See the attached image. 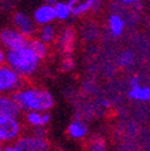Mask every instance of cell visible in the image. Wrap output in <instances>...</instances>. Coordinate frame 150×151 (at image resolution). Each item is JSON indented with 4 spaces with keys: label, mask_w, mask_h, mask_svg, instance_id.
Wrapping results in <instances>:
<instances>
[{
    "label": "cell",
    "mask_w": 150,
    "mask_h": 151,
    "mask_svg": "<svg viewBox=\"0 0 150 151\" xmlns=\"http://www.w3.org/2000/svg\"><path fill=\"white\" fill-rule=\"evenodd\" d=\"M107 27H108V30L110 32L112 36L114 37H119L124 30H125V27H126V22L123 18L121 14L119 13H110L107 18Z\"/></svg>",
    "instance_id": "14"
},
{
    "label": "cell",
    "mask_w": 150,
    "mask_h": 151,
    "mask_svg": "<svg viewBox=\"0 0 150 151\" xmlns=\"http://www.w3.org/2000/svg\"><path fill=\"white\" fill-rule=\"evenodd\" d=\"M74 40H76V32H74V30L72 28H64L58 35L57 46L61 52L67 53L72 49Z\"/></svg>",
    "instance_id": "12"
},
{
    "label": "cell",
    "mask_w": 150,
    "mask_h": 151,
    "mask_svg": "<svg viewBox=\"0 0 150 151\" xmlns=\"http://www.w3.org/2000/svg\"><path fill=\"white\" fill-rule=\"evenodd\" d=\"M21 114L22 110L13 96L7 95V93H0V115L19 118Z\"/></svg>",
    "instance_id": "9"
},
{
    "label": "cell",
    "mask_w": 150,
    "mask_h": 151,
    "mask_svg": "<svg viewBox=\"0 0 150 151\" xmlns=\"http://www.w3.org/2000/svg\"><path fill=\"white\" fill-rule=\"evenodd\" d=\"M0 151H4V145L0 144Z\"/></svg>",
    "instance_id": "27"
},
{
    "label": "cell",
    "mask_w": 150,
    "mask_h": 151,
    "mask_svg": "<svg viewBox=\"0 0 150 151\" xmlns=\"http://www.w3.org/2000/svg\"><path fill=\"white\" fill-rule=\"evenodd\" d=\"M146 151H150V146H149V147H148V150H146Z\"/></svg>",
    "instance_id": "28"
},
{
    "label": "cell",
    "mask_w": 150,
    "mask_h": 151,
    "mask_svg": "<svg viewBox=\"0 0 150 151\" xmlns=\"http://www.w3.org/2000/svg\"><path fill=\"white\" fill-rule=\"evenodd\" d=\"M89 127L88 125L82 120H73L67 126V136L74 140H82L88 137Z\"/></svg>",
    "instance_id": "13"
},
{
    "label": "cell",
    "mask_w": 150,
    "mask_h": 151,
    "mask_svg": "<svg viewBox=\"0 0 150 151\" xmlns=\"http://www.w3.org/2000/svg\"><path fill=\"white\" fill-rule=\"evenodd\" d=\"M23 125L19 118L0 115V144L14 143L22 136Z\"/></svg>",
    "instance_id": "3"
},
{
    "label": "cell",
    "mask_w": 150,
    "mask_h": 151,
    "mask_svg": "<svg viewBox=\"0 0 150 151\" xmlns=\"http://www.w3.org/2000/svg\"><path fill=\"white\" fill-rule=\"evenodd\" d=\"M141 84H142V81H141V77L138 74H133V76L130 77V79H128L130 88H133V86H137V85H141Z\"/></svg>",
    "instance_id": "21"
},
{
    "label": "cell",
    "mask_w": 150,
    "mask_h": 151,
    "mask_svg": "<svg viewBox=\"0 0 150 151\" xmlns=\"http://www.w3.org/2000/svg\"><path fill=\"white\" fill-rule=\"evenodd\" d=\"M41 61L42 60L36 55V53L29 46V42L27 46L22 48L7 50L6 65L13 68L23 78L32 77L37 72V70L40 68Z\"/></svg>",
    "instance_id": "2"
},
{
    "label": "cell",
    "mask_w": 150,
    "mask_h": 151,
    "mask_svg": "<svg viewBox=\"0 0 150 151\" xmlns=\"http://www.w3.org/2000/svg\"><path fill=\"white\" fill-rule=\"evenodd\" d=\"M24 85V78L9 65L0 66V93L12 95Z\"/></svg>",
    "instance_id": "4"
},
{
    "label": "cell",
    "mask_w": 150,
    "mask_h": 151,
    "mask_svg": "<svg viewBox=\"0 0 150 151\" xmlns=\"http://www.w3.org/2000/svg\"><path fill=\"white\" fill-rule=\"evenodd\" d=\"M12 27L27 36L28 39H32L34 35L37 34V30H39L32 17L24 11H16L12 14Z\"/></svg>",
    "instance_id": "7"
},
{
    "label": "cell",
    "mask_w": 150,
    "mask_h": 151,
    "mask_svg": "<svg viewBox=\"0 0 150 151\" xmlns=\"http://www.w3.org/2000/svg\"><path fill=\"white\" fill-rule=\"evenodd\" d=\"M25 122L32 128H45L50 121V114L48 111H28L24 115Z\"/></svg>",
    "instance_id": "10"
},
{
    "label": "cell",
    "mask_w": 150,
    "mask_h": 151,
    "mask_svg": "<svg viewBox=\"0 0 150 151\" xmlns=\"http://www.w3.org/2000/svg\"><path fill=\"white\" fill-rule=\"evenodd\" d=\"M23 151H49L50 145L46 136L35 134L34 132L22 134L14 142Z\"/></svg>",
    "instance_id": "6"
},
{
    "label": "cell",
    "mask_w": 150,
    "mask_h": 151,
    "mask_svg": "<svg viewBox=\"0 0 150 151\" xmlns=\"http://www.w3.org/2000/svg\"><path fill=\"white\" fill-rule=\"evenodd\" d=\"M121 1H123L124 4H126V5H131V4H135V3H137L138 0H121Z\"/></svg>",
    "instance_id": "26"
},
{
    "label": "cell",
    "mask_w": 150,
    "mask_h": 151,
    "mask_svg": "<svg viewBox=\"0 0 150 151\" xmlns=\"http://www.w3.org/2000/svg\"><path fill=\"white\" fill-rule=\"evenodd\" d=\"M58 29L54 24H48V25H43L40 27L37 30V39L40 41H42L46 45H52L54 42H57L58 39Z\"/></svg>",
    "instance_id": "15"
},
{
    "label": "cell",
    "mask_w": 150,
    "mask_h": 151,
    "mask_svg": "<svg viewBox=\"0 0 150 151\" xmlns=\"http://www.w3.org/2000/svg\"><path fill=\"white\" fill-rule=\"evenodd\" d=\"M71 7L72 16L81 17L84 16L95 9L96 0H66Z\"/></svg>",
    "instance_id": "11"
},
{
    "label": "cell",
    "mask_w": 150,
    "mask_h": 151,
    "mask_svg": "<svg viewBox=\"0 0 150 151\" xmlns=\"http://www.w3.org/2000/svg\"><path fill=\"white\" fill-rule=\"evenodd\" d=\"M85 151H108V145L105 142V139L95 137L87 142Z\"/></svg>",
    "instance_id": "20"
},
{
    "label": "cell",
    "mask_w": 150,
    "mask_h": 151,
    "mask_svg": "<svg viewBox=\"0 0 150 151\" xmlns=\"http://www.w3.org/2000/svg\"><path fill=\"white\" fill-rule=\"evenodd\" d=\"M6 59H7V50L0 46V66L6 65Z\"/></svg>",
    "instance_id": "23"
},
{
    "label": "cell",
    "mask_w": 150,
    "mask_h": 151,
    "mask_svg": "<svg viewBox=\"0 0 150 151\" xmlns=\"http://www.w3.org/2000/svg\"><path fill=\"white\" fill-rule=\"evenodd\" d=\"M29 46L32 48V50L36 53V55L39 56L41 60H45L47 56H48V54H49V47H48V45H46L42 41H40L37 37L29 39Z\"/></svg>",
    "instance_id": "18"
},
{
    "label": "cell",
    "mask_w": 150,
    "mask_h": 151,
    "mask_svg": "<svg viewBox=\"0 0 150 151\" xmlns=\"http://www.w3.org/2000/svg\"><path fill=\"white\" fill-rule=\"evenodd\" d=\"M32 19L36 23L37 27H43L48 24H53L55 19V12H54V5L48 4H41L37 6L32 12Z\"/></svg>",
    "instance_id": "8"
},
{
    "label": "cell",
    "mask_w": 150,
    "mask_h": 151,
    "mask_svg": "<svg viewBox=\"0 0 150 151\" xmlns=\"http://www.w3.org/2000/svg\"><path fill=\"white\" fill-rule=\"evenodd\" d=\"M72 67H73V60H72V58H65L63 60V63H61V68L64 71H70V70H72Z\"/></svg>",
    "instance_id": "22"
},
{
    "label": "cell",
    "mask_w": 150,
    "mask_h": 151,
    "mask_svg": "<svg viewBox=\"0 0 150 151\" xmlns=\"http://www.w3.org/2000/svg\"><path fill=\"white\" fill-rule=\"evenodd\" d=\"M43 4H48V5H55L59 0H42Z\"/></svg>",
    "instance_id": "25"
},
{
    "label": "cell",
    "mask_w": 150,
    "mask_h": 151,
    "mask_svg": "<svg viewBox=\"0 0 150 151\" xmlns=\"http://www.w3.org/2000/svg\"><path fill=\"white\" fill-rule=\"evenodd\" d=\"M4 151H23V150L18 146L16 143H11V144L4 145Z\"/></svg>",
    "instance_id": "24"
},
{
    "label": "cell",
    "mask_w": 150,
    "mask_h": 151,
    "mask_svg": "<svg viewBox=\"0 0 150 151\" xmlns=\"http://www.w3.org/2000/svg\"><path fill=\"white\" fill-rule=\"evenodd\" d=\"M127 96L138 102H148L150 101V86L149 85H137L133 88H130L127 91Z\"/></svg>",
    "instance_id": "16"
},
{
    "label": "cell",
    "mask_w": 150,
    "mask_h": 151,
    "mask_svg": "<svg viewBox=\"0 0 150 151\" xmlns=\"http://www.w3.org/2000/svg\"><path fill=\"white\" fill-rule=\"evenodd\" d=\"M54 12H55V19L65 22L72 16V11L70 5L67 4L66 0H59V1L54 5Z\"/></svg>",
    "instance_id": "17"
},
{
    "label": "cell",
    "mask_w": 150,
    "mask_h": 151,
    "mask_svg": "<svg viewBox=\"0 0 150 151\" xmlns=\"http://www.w3.org/2000/svg\"><path fill=\"white\" fill-rule=\"evenodd\" d=\"M117 63L123 68L131 66V65L135 63V53L131 50V49H124L123 52L119 53Z\"/></svg>",
    "instance_id": "19"
},
{
    "label": "cell",
    "mask_w": 150,
    "mask_h": 151,
    "mask_svg": "<svg viewBox=\"0 0 150 151\" xmlns=\"http://www.w3.org/2000/svg\"><path fill=\"white\" fill-rule=\"evenodd\" d=\"M29 39L19 32L16 28L5 27L0 30V46L6 50H13L27 46Z\"/></svg>",
    "instance_id": "5"
},
{
    "label": "cell",
    "mask_w": 150,
    "mask_h": 151,
    "mask_svg": "<svg viewBox=\"0 0 150 151\" xmlns=\"http://www.w3.org/2000/svg\"><path fill=\"white\" fill-rule=\"evenodd\" d=\"M22 111H49L54 107V97L47 89L37 85H23L12 93Z\"/></svg>",
    "instance_id": "1"
}]
</instances>
